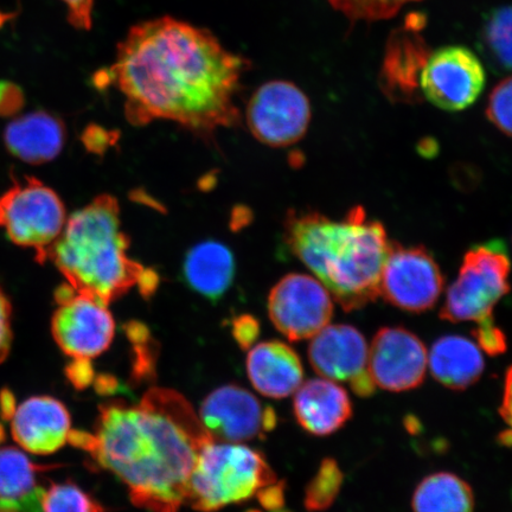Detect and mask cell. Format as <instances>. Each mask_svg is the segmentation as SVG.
Masks as SVG:
<instances>
[{"mask_svg": "<svg viewBox=\"0 0 512 512\" xmlns=\"http://www.w3.org/2000/svg\"><path fill=\"white\" fill-rule=\"evenodd\" d=\"M473 337H475L480 350L484 351L485 354L498 356L507 351V337L496 325L494 317L477 323V328L473 330Z\"/></svg>", "mask_w": 512, "mask_h": 512, "instance_id": "obj_30", "label": "cell"}, {"mask_svg": "<svg viewBox=\"0 0 512 512\" xmlns=\"http://www.w3.org/2000/svg\"><path fill=\"white\" fill-rule=\"evenodd\" d=\"M502 419L508 430L502 435L503 443L512 445V366L505 374L502 405L499 407Z\"/></svg>", "mask_w": 512, "mask_h": 512, "instance_id": "obj_38", "label": "cell"}, {"mask_svg": "<svg viewBox=\"0 0 512 512\" xmlns=\"http://www.w3.org/2000/svg\"><path fill=\"white\" fill-rule=\"evenodd\" d=\"M428 367L444 387L465 390L480 380L485 361L476 342L463 336H444L433 344Z\"/></svg>", "mask_w": 512, "mask_h": 512, "instance_id": "obj_23", "label": "cell"}, {"mask_svg": "<svg viewBox=\"0 0 512 512\" xmlns=\"http://www.w3.org/2000/svg\"><path fill=\"white\" fill-rule=\"evenodd\" d=\"M247 375L261 395L279 400L296 393L302 386L304 368L290 345L270 341L249 349Z\"/></svg>", "mask_w": 512, "mask_h": 512, "instance_id": "obj_19", "label": "cell"}, {"mask_svg": "<svg viewBox=\"0 0 512 512\" xmlns=\"http://www.w3.org/2000/svg\"><path fill=\"white\" fill-rule=\"evenodd\" d=\"M275 482L277 475L260 452L213 440L198 456L185 503L196 511L215 512L230 504L246 502Z\"/></svg>", "mask_w": 512, "mask_h": 512, "instance_id": "obj_5", "label": "cell"}, {"mask_svg": "<svg viewBox=\"0 0 512 512\" xmlns=\"http://www.w3.org/2000/svg\"><path fill=\"white\" fill-rule=\"evenodd\" d=\"M3 437H4V434H3L2 426H0V441L3 440Z\"/></svg>", "mask_w": 512, "mask_h": 512, "instance_id": "obj_42", "label": "cell"}, {"mask_svg": "<svg viewBox=\"0 0 512 512\" xmlns=\"http://www.w3.org/2000/svg\"><path fill=\"white\" fill-rule=\"evenodd\" d=\"M128 248L117 198L101 195L69 217L46 261L54 262L75 291L107 305L133 286L149 298L157 290L158 275L132 260Z\"/></svg>", "mask_w": 512, "mask_h": 512, "instance_id": "obj_4", "label": "cell"}, {"mask_svg": "<svg viewBox=\"0 0 512 512\" xmlns=\"http://www.w3.org/2000/svg\"><path fill=\"white\" fill-rule=\"evenodd\" d=\"M486 117L505 136L512 137V76L492 89L486 105Z\"/></svg>", "mask_w": 512, "mask_h": 512, "instance_id": "obj_29", "label": "cell"}, {"mask_svg": "<svg viewBox=\"0 0 512 512\" xmlns=\"http://www.w3.org/2000/svg\"><path fill=\"white\" fill-rule=\"evenodd\" d=\"M132 380L137 383L151 381L156 375L157 351L152 341L133 344Z\"/></svg>", "mask_w": 512, "mask_h": 512, "instance_id": "obj_31", "label": "cell"}, {"mask_svg": "<svg viewBox=\"0 0 512 512\" xmlns=\"http://www.w3.org/2000/svg\"><path fill=\"white\" fill-rule=\"evenodd\" d=\"M311 104L305 93L288 81H270L249 99V131L260 143L272 147L297 144L309 130Z\"/></svg>", "mask_w": 512, "mask_h": 512, "instance_id": "obj_10", "label": "cell"}, {"mask_svg": "<svg viewBox=\"0 0 512 512\" xmlns=\"http://www.w3.org/2000/svg\"><path fill=\"white\" fill-rule=\"evenodd\" d=\"M235 259L230 249L217 241L192 247L183 262V278L192 291L216 303L235 277Z\"/></svg>", "mask_w": 512, "mask_h": 512, "instance_id": "obj_22", "label": "cell"}, {"mask_svg": "<svg viewBox=\"0 0 512 512\" xmlns=\"http://www.w3.org/2000/svg\"><path fill=\"white\" fill-rule=\"evenodd\" d=\"M67 220L59 195L38 179L25 178L0 196V228L15 245L34 249L41 264Z\"/></svg>", "mask_w": 512, "mask_h": 512, "instance_id": "obj_7", "label": "cell"}, {"mask_svg": "<svg viewBox=\"0 0 512 512\" xmlns=\"http://www.w3.org/2000/svg\"><path fill=\"white\" fill-rule=\"evenodd\" d=\"M428 368V352L421 339L403 328H383L369 348L368 370L376 387L408 392L421 386Z\"/></svg>", "mask_w": 512, "mask_h": 512, "instance_id": "obj_15", "label": "cell"}, {"mask_svg": "<svg viewBox=\"0 0 512 512\" xmlns=\"http://www.w3.org/2000/svg\"><path fill=\"white\" fill-rule=\"evenodd\" d=\"M25 96L22 88L10 81H0V117H11L22 110Z\"/></svg>", "mask_w": 512, "mask_h": 512, "instance_id": "obj_33", "label": "cell"}, {"mask_svg": "<svg viewBox=\"0 0 512 512\" xmlns=\"http://www.w3.org/2000/svg\"><path fill=\"white\" fill-rule=\"evenodd\" d=\"M249 62L210 31L172 17L134 25L118 46L110 73L134 126L169 120L210 136L240 124L235 98Z\"/></svg>", "mask_w": 512, "mask_h": 512, "instance_id": "obj_1", "label": "cell"}, {"mask_svg": "<svg viewBox=\"0 0 512 512\" xmlns=\"http://www.w3.org/2000/svg\"><path fill=\"white\" fill-rule=\"evenodd\" d=\"M67 6L68 21L76 29L89 30L93 22L94 0H62Z\"/></svg>", "mask_w": 512, "mask_h": 512, "instance_id": "obj_34", "label": "cell"}, {"mask_svg": "<svg viewBox=\"0 0 512 512\" xmlns=\"http://www.w3.org/2000/svg\"><path fill=\"white\" fill-rule=\"evenodd\" d=\"M4 140L9 151L29 164L51 162L60 155L66 142V127L47 112H32L6 127Z\"/></svg>", "mask_w": 512, "mask_h": 512, "instance_id": "obj_20", "label": "cell"}, {"mask_svg": "<svg viewBox=\"0 0 512 512\" xmlns=\"http://www.w3.org/2000/svg\"><path fill=\"white\" fill-rule=\"evenodd\" d=\"M419 0H329L334 9L350 22H375L395 16L406 6Z\"/></svg>", "mask_w": 512, "mask_h": 512, "instance_id": "obj_28", "label": "cell"}, {"mask_svg": "<svg viewBox=\"0 0 512 512\" xmlns=\"http://www.w3.org/2000/svg\"><path fill=\"white\" fill-rule=\"evenodd\" d=\"M414 512H473L475 495L469 483L451 472H437L416 486Z\"/></svg>", "mask_w": 512, "mask_h": 512, "instance_id": "obj_24", "label": "cell"}, {"mask_svg": "<svg viewBox=\"0 0 512 512\" xmlns=\"http://www.w3.org/2000/svg\"><path fill=\"white\" fill-rule=\"evenodd\" d=\"M294 415L307 433L326 437L341 430L352 416V402L335 381L315 379L297 389Z\"/></svg>", "mask_w": 512, "mask_h": 512, "instance_id": "obj_18", "label": "cell"}, {"mask_svg": "<svg viewBox=\"0 0 512 512\" xmlns=\"http://www.w3.org/2000/svg\"><path fill=\"white\" fill-rule=\"evenodd\" d=\"M233 337L242 350L254 347L260 336V324L253 316L243 315L234 319Z\"/></svg>", "mask_w": 512, "mask_h": 512, "instance_id": "obj_32", "label": "cell"}, {"mask_svg": "<svg viewBox=\"0 0 512 512\" xmlns=\"http://www.w3.org/2000/svg\"><path fill=\"white\" fill-rule=\"evenodd\" d=\"M11 304L0 290V363L8 357L12 343Z\"/></svg>", "mask_w": 512, "mask_h": 512, "instance_id": "obj_35", "label": "cell"}, {"mask_svg": "<svg viewBox=\"0 0 512 512\" xmlns=\"http://www.w3.org/2000/svg\"><path fill=\"white\" fill-rule=\"evenodd\" d=\"M200 416L211 438L220 443L264 438L278 422L271 406H262L251 392L235 384L211 392L202 402Z\"/></svg>", "mask_w": 512, "mask_h": 512, "instance_id": "obj_13", "label": "cell"}, {"mask_svg": "<svg viewBox=\"0 0 512 512\" xmlns=\"http://www.w3.org/2000/svg\"><path fill=\"white\" fill-rule=\"evenodd\" d=\"M344 475L335 459L325 458L305 489L307 511L322 512L331 508L342 490Z\"/></svg>", "mask_w": 512, "mask_h": 512, "instance_id": "obj_26", "label": "cell"}, {"mask_svg": "<svg viewBox=\"0 0 512 512\" xmlns=\"http://www.w3.org/2000/svg\"><path fill=\"white\" fill-rule=\"evenodd\" d=\"M482 62L470 49L451 46L431 54L422 70L424 98L448 112L464 111L475 104L485 87Z\"/></svg>", "mask_w": 512, "mask_h": 512, "instance_id": "obj_12", "label": "cell"}, {"mask_svg": "<svg viewBox=\"0 0 512 512\" xmlns=\"http://www.w3.org/2000/svg\"><path fill=\"white\" fill-rule=\"evenodd\" d=\"M369 348L366 338L354 326L328 325L312 338L309 360L324 379L348 383L362 398L375 393L368 370Z\"/></svg>", "mask_w": 512, "mask_h": 512, "instance_id": "obj_14", "label": "cell"}, {"mask_svg": "<svg viewBox=\"0 0 512 512\" xmlns=\"http://www.w3.org/2000/svg\"><path fill=\"white\" fill-rule=\"evenodd\" d=\"M246 512H261V511H259V510H254V509H251V510H248V511H246Z\"/></svg>", "mask_w": 512, "mask_h": 512, "instance_id": "obj_43", "label": "cell"}, {"mask_svg": "<svg viewBox=\"0 0 512 512\" xmlns=\"http://www.w3.org/2000/svg\"><path fill=\"white\" fill-rule=\"evenodd\" d=\"M511 262L501 240L480 243L464 255L458 278L448 288L440 318L451 323L475 322L492 317L510 292Z\"/></svg>", "mask_w": 512, "mask_h": 512, "instance_id": "obj_6", "label": "cell"}, {"mask_svg": "<svg viewBox=\"0 0 512 512\" xmlns=\"http://www.w3.org/2000/svg\"><path fill=\"white\" fill-rule=\"evenodd\" d=\"M286 494V483L284 480L275 482L270 485L264 486L256 492V497L261 504V507L267 511H274L284 508Z\"/></svg>", "mask_w": 512, "mask_h": 512, "instance_id": "obj_36", "label": "cell"}, {"mask_svg": "<svg viewBox=\"0 0 512 512\" xmlns=\"http://www.w3.org/2000/svg\"><path fill=\"white\" fill-rule=\"evenodd\" d=\"M42 512H105L104 507L73 483L53 484L44 492Z\"/></svg>", "mask_w": 512, "mask_h": 512, "instance_id": "obj_27", "label": "cell"}, {"mask_svg": "<svg viewBox=\"0 0 512 512\" xmlns=\"http://www.w3.org/2000/svg\"><path fill=\"white\" fill-rule=\"evenodd\" d=\"M271 512H292V511H290V510H285V509L281 508V509L274 510V511H271Z\"/></svg>", "mask_w": 512, "mask_h": 512, "instance_id": "obj_41", "label": "cell"}, {"mask_svg": "<svg viewBox=\"0 0 512 512\" xmlns=\"http://www.w3.org/2000/svg\"><path fill=\"white\" fill-rule=\"evenodd\" d=\"M16 447L0 448V512H42V471Z\"/></svg>", "mask_w": 512, "mask_h": 512, "instance_id": "obj_21", "label": "cell"}, {"mask_svg": "<svg viewBox=\"0 0 512 512\" xmlns=\"http://www.w3.org/2000/svg\"><path fill=\"white\" fill-rule=\"evenodd\" d=\"M267 310L275 329L288 341L299 342L315 337L330 324L334 302L317 278L292 273L272 288Z\"/></svg>", "mask_w": 512, "mask_h": 512, "instance_id": "obj_11", "label": "cell"}, {"mask_svg": "<svg viewBox=\"0 0 512 512\" xmlns=\"http://www.w3.org/2000/svg\"><path fill=\"white\" fill-rule=\"evenodd\" d=\"M67 375L70 382L78 389H85L95 379L94 369L91 360L76 358L67 368Z\"/></svg>", "mask_w": 512, "mask_h": 512, "instance_id": "obj_37", "label": "cell"}, {"mask_svg": "<svg viewBox=\"0 0 512 512\" xmlns=\"http://www.w3.org/2000/svg\"><path fill=\"white\" fill-rule=\"evenodd\" d=\"M11 433L17 445L36 456H48L68 443L72 420L66 406L50 396H35L11 415Z\"/></svg>", "mask_w": 512, "mask_h": 512, "instance_id": "obj_17", "label": "cell"}, {"mask_svg": "<svg viewBox=\"0 0 512 512\" xmlns=\"http://www.w3.org/2000/svg\"><path fill=\"white\" fill-rule=\"evenodd\" d=\"M480 49L498 72L512 70V6L492 11L480 34Z\"/></svg>", "mask_w": 512, "mask_h": 512, "instance_id": "obj_25", "label": "cell"}, {"mask_svg": "<svg viewBox=\"0 0 512 512\" xmlns=\"http://www.w3.org/2000/svg\"><path fill=\"white\" fill-rule=\"evenodd\" d=\"M89 454L117 476L138 508L178 512L202 448L213 441L176 390L152 388L138 405L100 407Z\"/></svg>", "mask_w": 512, "mask_h": 512, "instance_id": "obj_2", "label": "cell"}, {"mask_svg": "<svg viewBox=\"0 0 512 512\" xmlns=\"http://www.w3.org/2000/svg\"><path fill=\"white\" fill-rule=\"evenodd\" d=\"M424 19L415 16L390 34L380 70V89L393 104L422 101L420 79L432 50L420 35Z\"/></svg>", "mask_w": 512, "mask_h": 512, "instance_id": "obj_16", "label": "cell"}, {"mask_svg": "<svg viewBox=\"0 0 512 512\" xmlns=\"http://www.w3.org/2000/svg\"><path fill=\"white\" fill-rule=\"evenodd\" d=\"M125 334L132 344H143L152 341V335L147 326L142 323L131 322L125 325Z\"/></svg>", "mask_w": 512, "mask_h": 512, "instance_id": "obj_39", "label": "cell"}, {"mask_svg": "<svg viewBox=\"0 0 512 512\" xmlns=\"http://www.w3.org/2000/svg\"><path fill=\"white\" fill-rule=\"evenodd\" d=\"M285 242L345 311L360 310L380 296L390 242L386 228L361 206L342 221L317 211H291Z\"/></svg>", "mask_w": 512, "mask_h": 512, "instance_id": "obj_3", "label": "cell"}, {"mask_svg": "<svg viewBox=\"0 0 512 512\" xmlns=\"http://www.w3.org/2000/svg\"><path fill=\"white\" fill-rule=\"evenodd\" d=\"M59 304L51 320L57 345L69 357L92 360L111 347L115 322L108 305L69 284L57 288Z\"/></svg>", "mask_w": 512, "mask_h": 512, "instance_id": "obj_8", "label": "cell"}, {"mask_svg": "<svg viewBox=\"0 0 512 512\" xmlns=\"http://www.w3.org/2000/svg\"><path fill=\"white\" fill-rule=\"evenodd\" d=\"M94 380L96 392L101 395H114L120 389L119 381L112 375H100Z\"/></svg>", "mask_w": 512, "mask_h": 512, "instance_id": "obj_40", "label": "cell"}, {"mask_svg": "<svg viewBox=\"0 0 512 512\" xmlns=\"http://www.w3.org/2000/svg\"><path fill=\"white\" fill-rule=\"evenodd\" d=\"M443 288V273L428 249L390 243L380 281V296L387 303L406 312H425L437 304Z\"/></svg>", "mask_w": 512, "mask_h": 512, "instance_id": "obj_9", "label": "cell"}]
</instances>
